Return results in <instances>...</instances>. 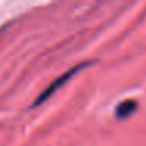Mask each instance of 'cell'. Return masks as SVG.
<instances>
[{
  "mask_svg": "<svg viewBox=\"0 0 146 146\" xmlns=\"http://www.w3.org/2000/svg\"><path fill=\"white\" fill-rule=\"evenodd\" d=\"M138 108V104H137L133 99H127V101H123L116 105V110H115V116L119 118V119H124V118H129L133 111Z\"/></svg>",
  "mask_w": 146,
  "mask_h": 146,
  "instance_id": "cell-2",
  "label": "cell"
},
{
  "mask_svg": "<svg viewBox=\"0 0 146 146\" xmlns=\"http://www.w3.org/2000/svg\"><path fill=\"white\" fill-rule=\"evenodd\" d=\"M91 63H88V61H83V63H80V64H77V66H74V68H71V69H68L64 74H61L58 79H55L54 82L50 83V85L47 86V88L44 90V91L41 93V94L36 98V101H35V105H39V104H42L44 101H47L49 98H50L52 94H55V93L58 91V90L61 88L63 85H66L68 82H69L71 79H72V76L74 74H77V72H80L82 69H85L86 66H90Z\"/></svg>",
  "mask_w": 146,
  "mask_h": 146,
  "instance_id": "cell-1",
  "label": "cell"
}]
</instances>
